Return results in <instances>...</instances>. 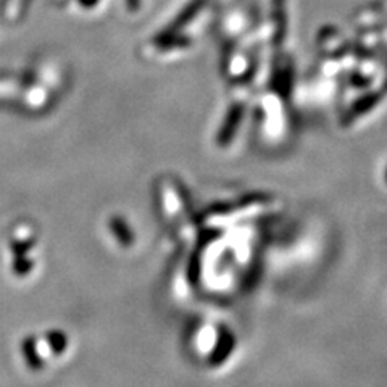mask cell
<instances>
[{
    "mask_svg": "<svg viewBox=\"0 0 387 387\" xmlns=\"http://www.w3.org/2000/svg\"><path fill=\"white\" fill-rule=\"evenodd\" d=\"M271 18L274 23L273 31V44L274 47L283 46L287 36V7H285V0H271Z\"/></svg>",
    "mask_w": 387,
    "mask_h": 387,
    "instance_id": "1",
    "label": "cell"
},
{
    "mask_svg": "<svg viewBox=\"0 0 387 387\" xmlns=\"http://www.w3.org/2000/svg\"><path fill=\"white\" fill-rule=\"evenodd\" d=\"M205 2H207V0H191V2H189L186 7H184L182 12L173 19L171 24H169V26L164 29V31H167V32H181V29L197 17V13L203 8Z\"/></svg>",
    "mask_w": 387,
    "mask_h": 387,
    "instance_id": "2",
    "label": "cell"
},
{
    "mask_svg": "<svg viewBox=\"0 0 387 387\" xmlns=\"http://www.w3.org/2000/svg\"><path fill=\"white\" fill-rule=\"evenodd\" d=\"M153 44L163 50H169V48H178V47H187L191 44V39L187 36H182L181 32H160L157 37L153 39Z\"/></svg>",
    "mask_w": 387,
    "mask_h": 387,
    "instance_id": "3",
    "label": "cell"
},
{
    "mask_svg": "<svg viewBox=\"0 0 387 387\" xmlns=\"http://www.w3.org/2000/svg\"><path fill=\"white\" fill-rule=\"evenodd\" d=\"M79 2L81 7H84V8H94L97 3L100 2V0H77Z\"/></svg>",
    "mask_w": 387,
    "mask_h": 387,
    "instance_id": "4",
    "label": "cell"
},
{
    "mask_svg": "<svg viewBox=\"0 0 387 387\" xmlns=\"http://www.w3.org/2000/svg\"><path fill=\"white\" fill-rule=\"evenodd\" d=\"M126 5H128L131 12H138L140 8V0H126Z\"/></svg>",
    "mask_w": 387,
    "mask_h": 387,
    "instance_id": "5",
    "label": "cell"
}]
</instances>
